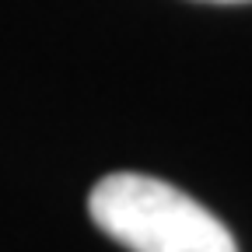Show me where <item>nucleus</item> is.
<instances>
[{"mask_svg": "<svg viewBox=\"0 0 252 252\" xmlns=\"http://www.w3.org/2000/svg\"><path fill=\"white\" fill-rule=\"evenodd\" d=\"M88 214L130 252H238L224 220L154 175L112 172L98 179L88 196Z\"/></svg>", "mask_w": 252, "mask_h": 252, "instance_id": "f257e3e1", "label": "nucleus"}, {"mask_svg": "<svg viewBox=\"0 0 252 252\" xmlns=\"http://www.w3.org/2000/svg\"><path fill=\"white\" fill-rule=\"evenodd\" d=\"M207 4H245V0H207Z\"/></svg>", "mask_w": 252, "mask_h": 252, "instance_id": "f03ea898", "label": "nucleus"}]
</instances>
